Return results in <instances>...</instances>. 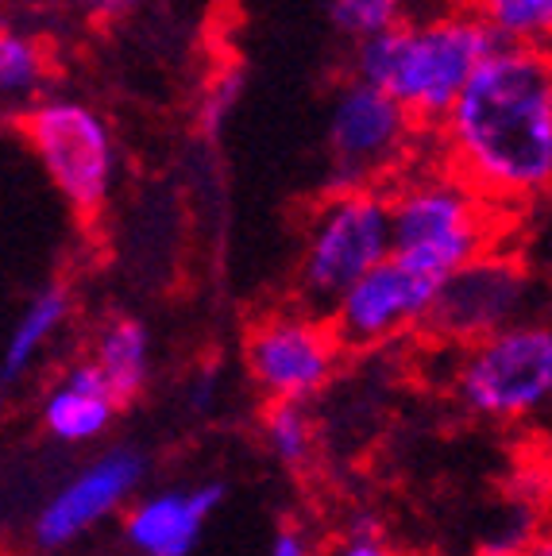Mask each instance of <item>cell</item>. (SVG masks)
Masks as SVG:
<instances>
[{
    "mask_svg": "<svg viewBox=\"0 0 552 556\" xmlns=\"http://www.w3.org/2000/svg\"><path fill=\"white\" fill-rule=\"evenodd\" d=\"M437 128L460 182L494 208L534 205L552 182L549 51L494 47Z\"/></svg>",
    "mask_w": 552,
    "mask_h": 556,
    "instance_id": "cell-1",
    "label": "cell"
},
{
    "mask_svg": "<svg viewBox=\"0 0 552 556\" xmlns=\"http://www.w3.org/2000/svg\"><path fill=\"white\" fill-rule=\"evenodd\" d=\"M494 39L472 12H449L422 24H394L363 39L355 51V81L379 89L417 124H440L467 86Z\"/></svg>",
    "mask_w": 552,
    "mask_h": 556,
    "instance_id": "cell-2",
    "label": "cell"
},
{
    "mask_svg": "<svg viewBox=\"0 0 552 556\" xmlns=\"http://www.w3.org/2000/svg\"><path fill=\"white\" fill-rule=\"evenodd\" d=\"M387 217L390 255L432 282L494 252L499 240V208L460 182L449 166L410 174L387 198Z\"/></svg>",
    "mask_w": 552,
    "mask_h": 556,
    "instance_id": "cell-3",
    "label": "cell"
},
{
    "mask_svg": "<svg viewBox=\"0 0 552 556\" xmlns=\"http://www.w3.org/2000/svg\"><path fill=\"white\" fill-rule=\"evenodd\" d=\"M449 391L479 421H534L552 399V332L541 321H518L452 348Z\"/></svg>",
    "mask_w": 552,
    "mask_h": 556,
    "instance_id": "cell-4",
    "label": "cell"
},
{
    "mask_svg": "<svg viewBox=\"0 0 552 556\" xmlns=\"http://www.w3.org/2000/svg\"><path fill=\"white\" fill-rule=\"evenodd\" d=\"M390 260L387 193L333 190L310 217L298 260V298L302 309L328 313L355 278Z\"/></svg>",
    "mask_w": 552,
    "mask_h": 556,
    "instance_id": "cell-5",
    "label": "cell"
},
{
    "mask_svg": "<svg viewBox=\"0 0 552 556\" xmlns=\"http://www.w3.org/2000/svg\"><path fill=\"white\" fill-rule=\"evenodd\" d=\"M20 131L62 201L81 217L101 213L116 182V143L104 116L81 101L51 97L27 109Z\"/></svg>",
    "mask_w": 552,
    "mask_h": 556,
    "instance_id": "cell-6",
    "label": "cell"
},
{
    "mask_svg": "<svg viewBox=\"0 0 552 556\" xmlns=\"http://www.w3.org/2000/svg\"><path fill=\"white\" fill-rule=\"evenodd\" d=\"M529 302H534V275L526 263L518 255L484 252L437 282L425 332L440 344L464 348L510 325L534 321Z\"/></svg>",
    "mask_w": 552,
    "mask_h": 556,
    "instance_id": "cell-7",
    "label": "cell"
},
{
    "mask_svg": "<svg viewBox=\"0 0 552 556\" xmlns=\"http://www.w3.org/2000/svg\"><path fill=\"white\" fill-rule=\"evenodd\" d=\"M417 124L387 93L348 81L328 109V166L337 190H375L414 151Z\"/></svg>",
    "mask_w": 552,
    "mask_h": 556,
    "instance_id": "cell-8",
    "label": "cell"
},
{
    "mask_svg": "<svg viewBox=\"0 0 552 556\" xmlns=\"http://www.w3.org/2000/svg\"><path fill=\"white\" fill-rule=\"evenodd\" d=\"M344 348L328 329L325 313L278 309L251 325L243 364L251 382L271 402H305L321 394L340 371Z\"/></svg>",
    "mask_w": 552,
    "mask_h": 556,
    "instance_id": "cell-9",
    "label": "cell"
},
{
    "mask_svg": "<svg viewBox=\"0 0 552 556\" xmlns=\"http://www.w3.org/2000/svg\"><path fill=\"white\" fill-rule=\"evenodd\" d=\"M437 282L398 263L394 255L372 267L328 305L325 321L344 352H375L425 329Z\"/></svg>",
    "mask_w": 552,
    "mask_h": 556,
    "instance_id": "cell-10",
    "label": "cell"
},
{
    "mask_svg": "<svg viewBox=\"0 0 552 556\" xmlns=\"http://www.w3.org/2000/svg\"><path fill=\"white\" fill-rule=\"evenodd\" d=\"M143 479V460L131 448L104 452L101 460L81 468L78 476L62 483L35 518V538L43 545H66L78 533L93 530L97 521L121 510L131 491Z\"/></svg>",
    "mask_w": 552,
    "mask_h": 556,
    "instance_id": "cell-11",
    "label": "cell"
},
{
    "mask_svg": "<svg viewBox=\"0 0 552 556\" xmlns=\"http://www.w3.org/2000/svg\"><path fill=\"white\" fill-rule=\"evenodd\" d=\"M225 498V486L205 483L193 491H163L139 498L128 510L124 533L143 556H190L198 548L205 521Z\"/></svg>",
    "mask_w": 552,
    "mask_h": 556,
    "instance_id": "cell-12",
    "label": "cell"
},
{
    "mask_svg": "<svg viewBox=\"0 0 552 556\" xmlns=\"http://www.w3.org/2000/svg\"><path fill=\"white\" fill-rule=\"evenodd\" d=\"M121 399L109 391V382L97 375V367L89 359L66 367L59 375L51 391L43 399V426L51 437L66 444H86L97 441L104 429L113 426Z\"/></svg>",
    "mask_w": 552,
    "mask_h": 556,
    "instance_id": "cell-13",
    "label": "cell"
},
{
    "mask_svg": "<svg viewBox=\"0 0 552 556\" xmlns=\"http://www.w3.org/2000/svg\"><path fill=\"white\" fill-rule=\"evenodd\" d=\"M89 364L97 367V375L109 382V391L121 402L136 399L151 379V337L131 317H116L97 332Z\"/></svg>",
    "mask_w": 552,
    "mask_h": 556,
    "instance_id": "cell-14",
    "label": "cell"
},
{
    "mask_svg": "<svg viewBox=\"0 0 552 556\" xmlns=\"http://www.w3.org/2000/svg\"><path fill=\"white\" fill-rule=\"evenodd\" d=\"M66 317H70V294L62 287H47L43 294L27 305V313L16 321V329H12L9 344H4V356H0V379L12 382L32 371L39 352L51 344V337L66 325Z\"/></svg>",
    "mask_w": 552,
    "mask_h": 556,
    "instance_id": "cell-15",
    "label": "cell"
},
{
    "mask_svg": "<svg viewBox=\"0 0 552 556\" xmlns=\"http://www.w3.org/2000/svg\"><path fill=\"white\" fill-rule=\"evenodd\" d=\"M472 16L499 47L544 51L552 35V0H475Z\"/></svg>",
    "mask_w": 552,
    "mask_h": 556,
    "instance_id": "cell-16",
    "label": "cell"
},
{
    "mask_svg": "<svg viewBox=\"0 0 552 556\" xmlns=\"http://www.w3.org/2000/svg\"><path fill=\"white\" fill-rule=\"evenodd\" d=\"M263 441L286 468L310 464L313 448H317V426H313L305 402H271L263 414Z\"/></svg>",
    "mask_w": 552,
    "mask_h": 556,
    "instance_id": "cell-17",
    "label": "cell"
},
{
    "mask_svg": "<svg viewBox=\"0 0 552 556\" xmlns=\"http://www.w3.org/2000/svg\"><path fill=\"white\" fill-rule=\"evenodd\" d=\"M47 59L39 43H32L27 35L0 27V97L9 101H24L35 89L43 86Z\"/></svg>",
    "mask_w": 552,
    "mask_h": 556,
    "instance_id": "cell-18",
    "label": "cell"
},
{
    "mask_svg": "<svg viewBox=\"0 0 552 556\" xmlns=\"http://www.w3.org/2000/svg\"><path fill=\"white\" fill-rule=\"evenodd\" d=\"M333 24L355 39H372L387 27L402 24V0H328Z\"/></svg>",
    "mask_w": 552,
    "mask_h": 556,
    "instance_id": "cell-19",
    "label": "cell"
},
{
    "mask_svg": "<svg viewBox=\"0 0 552 556\" xmlns=\"http://www.w3.org/2000/svg\"><path fill=\"white\" fill-rule=\"evenodd\" d=\"M321 556H398V553L387 545V538H382V530L375 521H355Z\"/></svg>",
    "mask_w": 552,
    "mask_h": 556,
    "instance_id": "cell-20",
    "label": "cell"
},
{
    "mask_svg": "<svg viewBox=\"0 0 552 556\" xmlns=\"http://www.w3.org/2000/svg\"><path fill=\"white\" fill-rule=\"evenodd\" d=\"M240 86H243V78L236 74V70L221 74V78H216L213 86H209L205 101H201V121H205V128H216V124H221L228 113H233L236 97H240Z\"/></svg>",
    "mask_w": 552,
    "mask_h": 556,
    "instance_id": "cell-21",
    "label": "cell"
},
{
    "mask_svg": "<svg viewBox=\"0 0 552 556\" xmlns=\"http://www.w3.org/2000/svg\"><path fill=\"white\" fill-rule=\"evenodd\" d=\"M271 556H321V548L302 526H283L271 541Z\"/></svg>",
    "mask_w": 552,
    "mask_h": 556,
    "instance_id": "cell-22",
    "label": "cell"
},
{
    "mask_svg": "<svg viewBox=\"0 0 552 556\" xmlns=\"http://www.w3.org/2000/svg\"><path fill=\"white\" fill-rule=\"evenodd\" d=\"M131 4H136V0H81V9L93 20H116V16H124Z\"/></svg>",
    "mask_w": 552,
    "mask_h": 556,
    "instance_id": "cell-23",
    "label": "cell"
},
{
    "mask_svg": "<svg viewBox=\"0 0 552 556\" xmlns=\"http://www.w3.org/2000/svg\"><path fill=\"white\" fill-rule=\"evenodd\" d=\"M522 556H552V545H549V541H544V538H537L534 545H529Z\"/></svg>",
    "mask_w": 552,
    "mask_h": 556,
    "instance_id": "cell-24",
    "label": "cell"
}]
</instances>
